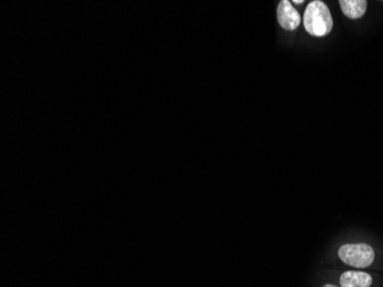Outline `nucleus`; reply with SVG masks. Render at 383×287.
<instances>
[{"label": "nucleus", "instance_id": "nucleus-1", "mask_svg": "<svg viewBox=\"0 0 383 287\" xmlns=\"http://www.w3.org/2000/svg\"><path fill=\"white\" fill-rule=\"evenodd\" d=\"M304 28L310 35L323 37L333 29V18L326 4L321 0H314L309 4L303 16Z\"/></svg>", "mask_w": 383, "mask_h": 287}, {"label": "nucleus", "instance_id": "nucleus-2", "mask_svg": "<svg viewBox=\"0 0 383 287\" xmlns=\"http://www.w3.org/2000/svg\"><path fill=\"white\" fill-rule=\"evenodd\" d=\"M338 256L348 266L367 268L374 261V249L367 244H347L338 249Z\"/></svg>", "mask_w": 383, "mask_h": 287}, {"label": "nucleus", "instance_id": "nucleus-3", "mask_svg": "<svg viewBox=\"0 0 383 287\" xmlns=\"http://www.w3.org/2000/svg\"><path fill=\"white\" fill-rule=\"evenodd\" d=\"M277 18H278L279 24L284 31H295L301 24L299 13L294 9L291 1H288V0H282L279 3Z\"/></svg>", "mask_w": 383, "mask_h": 287}, {"label": "nucleus", "instance_id": "nucleus-4", "mask_svg": "<svg viewBox=\"0 0 383 287\" xmlns=\"http://www.w3.org/2000/svg\"><path fill=\"white\" fill-rule=\"evenodd\" d=\"M372 281V276L364 271H347L340 278L341 287H370Z\"/></svg>", "mask_w": 383, "mask_h": 287}, {"label": "nucleus", "instance_id": "nucleus-5", "mask_svg": "<svg viewBox=\"0 0 383 287\" xmlns=\"http://www.w3.org/2000/svg\"><path fill=\"white\" fill-rule=\"evenodd\" d=\"M338 4L341 6L343 14L353 20L362 18L367 9L366 0H340Z\"/></svg>", "mask_w": 383, "mask_h": 287}, {"label": "nucleus", "instance_id": "nucleus-6", "mask_svg": "<svg viewBox=\"0 0 383 287\" xmlns=\"http://www.w3.org/2000/svg\"><path fill=\"white\" fill-rule=\"evenodd\" d=\"M292 4H299V5H302V4H304V1H303V0H294Z\"/></svg>", "mask_w": 383, "mask_h": 287}, {"label": "nucleus", "instance_id": "nucleus-7", "mask_svg": "<svg viewBox=\"0 0 383 287\" xmlns=\"http://www.w3.org/2000/svg\"><path fill=\"white\" fill-rule=\"evenodd\" d=\"M323 287H338V286H335V285L327 284V285H325V286Z\"/></svg>", "mask_w": 383, "mask_h": 287}]
</instances>
